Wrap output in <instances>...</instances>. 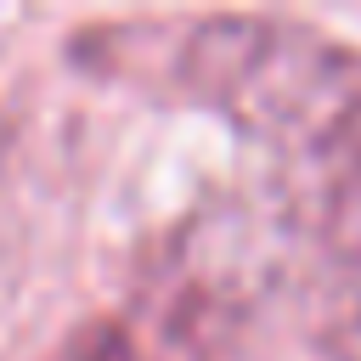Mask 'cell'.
Listing matches in <instances>:
<instances>
[{
    "instance_id": "1",
    "label": "cell",
    "mask_w": 361,
    "mask_h": 361,
    "mask_svg": "<svg viewBox=\"0 0 361 361\" xmlns=\"http://www.w3.org/2000/svg\"><path fill=\"white\" fill-rule=\"evenodd\" d=\"M237 118L299 158L316 226L361 265V56L276 28L243 79Z\"/></svg>"
}]
</instances>
